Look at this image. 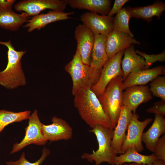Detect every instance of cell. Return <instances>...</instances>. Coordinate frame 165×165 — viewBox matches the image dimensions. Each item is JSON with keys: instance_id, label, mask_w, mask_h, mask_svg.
<instances>
[{"instance_id": "22", "label": "cell", "mask_w": 165, "mask_h": 165, "mask_svg": "<svg viewBox=\"0 0 165 165\" xmlns=\"http://www.w3.org/2000/svg\"><path fill=\"white\" fill-rule=\"evenodd\" d=\"M28 17L25 12L17 14L12 8L0 7V28L11 31H17L26 22Z\"/></svg>"}, {"instance_id": "8", "label": "cell", "mask_w": 165, "mask_h": 165, "mask_svg": "<svg viewBox=\"0 0 165 165\" xmlns=\"http://www.w3.org/2000/svg\"><path fill=\"white\" fill-rule=\"evenodd\" d=\"M139 118L138 115L135 113H133L128 127L127 133L121 147L120 154L123 153L130 148H134L138 152L143 150L142 135L144 129L152 121L153 119L147 118L141 121L138 120Z\"/></svg>"}, {"instance_id": "27", "label": "cell", "mask_w": 165, "mask_h": 165, "mask_svg": "<svg viewBox=\"0 0 165 165\" xmlns=\"http://www.w3.org/2000/svg\"><path fill=\"white\" fill-rule=\"evenodd\" d=\"M151 82L149 88L153 95L165 101V77L158 76Z\"/></svg>"}, {"instance_id": "34", "label": "cell", "mask_w": 165, "mask_h": 165, "mask_svg": "<svg viewBox=\"0 0 165 165\" xmlns=\"http://www.w3.org/2000/svg\"><path fill=\"white\" fill-rule=\"evenodd\" d=\"M151 165H165V162L160 160L156 159Z\"/></svg>"}, {"instance_id": "32", "label": "cell", "mask_w": 165, "mask_h": 165, "mask_svg": "<svg viewBox=\"0 0 165 165\" xmlns=\"http://www.w3.org/2000/svg\"><path fill=\"white\" fill-rule=\"evenodd\" d=\"M129 0H115L113 6L108 15L110 16H112L117 14L122 8L123 6Z\"/></svg>"}, {"instance_id": "9", "label": "cell", "mask_w": 165, "mask_h": 165, "mask_svg": "<svg viewBox=\"0 0 165 165\" xmlns=\"http://www.w3.org/2000/svg\"><path fill=\"white\" fill-rule=\"evenodd\" d=\"M67 5L66 0H25L15 4L14 8L17 11L25 13L28 16H34L47 9L64 12Z\"/></svg>"}, {"instance_id": "35", "label": "cell", "mask_w": 165, "mask_h": 165, "mask_svg": "<svg viewBox=\"0 0 165 165\" xmlns=\"http://www.w3.org/2000/svg\"><path fill=\"white\" fill-rule=\"evenodd\" d=\"M134 165H148L146 164L143 163H134Z\"/></svg>"}, {"instance_id": "26", "label": "cell", "mask_w": 165, "mask_h": 165, "mask_svg": "<svg viewBox=\"0 0 165 165\" xmlns=\"http://www.w3.org/2000/svg\"><path fill=\"white\" fill-rule=\"evenodd\" d=\"M130 18L126 8H122L113 17V30L125 33L134 37V35L129 27V21Z\"/></svg>"}, {"instance_id": "2", "label": "cell", "mask_w": 165, "mask_h": 165, "mask_svg": "<svg viewBox=\"0 0 165 165\" xmlns=\"http://www.w3.org/2000/svg\"><path fill=\"white\" fill-rule=\"evenodd\" d=\"M64 69L72 79V93L74 96L82 90L91 88L97 82L101 71V69L83 63L77 50L72 59L65 66Z\"/></svg>"}, {"instance_id": "18", "label": "cell", "mask_w": 165, "mask_h": 165, "mask_svg": "<svg viewBox=\"0 0 165 165\" xmlns=\"http://www.w3.org/2000/svg\"><path fill=\"white\" fill-rule=\"evenodd\" d=\"M165 133V118L163 115L155 114L154 121L150 127L143 133L142 140L146 148L153 153L156 144L161 136Z\"/></svg>"}, {"instance_id": "28", "label": "cell", "mask_w": 165, "mask_h": 165, "mask_svg": "<svg viewBox=\"0 0 165 165\" xmlns=\"http://www.w3.org/2000/svg\"><path fill=\"white\" fill-rule=\"evenodd\" d=\"M50 154L49 149L44 148L42 150V155L39 159L34 163H31L26 159L25 153L23 152L18 160L8 161L6 164L7 165H41Z\"/></svg>"}, {"instance_id": "19", "label": "cell", "mask_w": 165, "mask_h": 165, "mask_svg": "<svg viewBox=\"0 0 165 165\" xmlns=\"http://www.w3.org/2000/svg\"><path fill=\"white\" fill-rule=\"evenodd\" d=\"M126 9L131 18L142 19L149 23L154 16L157 17L158 20L160 19L165 10V4L162 1H157L151 5L135 7L127 6Z\"/></svg>"}, {"instance_id": "16", "label": "cell", "mask_w": 165, "mask_h": 165, "mask_svg": "<svg viewBox=\"0 0 165 165\" xmlns=\"http://www.w3.org/2000/svg\"><path fill=\"white\" fill-rule=\"evenodd\" d=\"M165 68L160 65L129 74L123 82V90L134 86H145L160 75H165Z\"/></svg>"}, {"instance_id": "20", "label": "cell", "mask_w": 165, "mask_h": 165, "mask_svg": "<svg viewBox=\"0 0 165 165\" xmlns=\"http://www.w3.org/2000/svg\"><path fill=\"white\" fill-rule=\"evenodd\" d=\"M123 55L121 62L123 80L129 74L145 69V59L137 54L133 45L124 50Z\"/></svg>"}, {"instance_id": "4", "label": "cell", "mask_w": 165, "mask_h": 165, "mask_svg": "<svg viewBox=\"0 0 165 165\" xmlns=\"http://www.w3.org/2000/svg\"><path fill=\"white\" fill-rule=\"evenodd\" d=\"M89 131L95 135L98 148L96 151L93 150L92 153H83L81 156V158L90 162H94V165H100L103 162L115 165L114 159L118 153L111 145L114 129L97 125Z\"/></svg>"}, {"instance_id": "30", "label": "cell", "mask_w": 165, "mask_h": 165, "mask_svg": "<svg viewBox=\"0 0 165 165\" xmlns=\"http://www.w3.org/2000/svg\"><path fill=\"white\" fill-rule=\"evenodd\" d=\"M157 159L165 162V135L164 134L158 140L155 147L154 152L152 153Z\"/></svg>"}, {"instance_id": "21", "label": "cell", "mask_w": 165, "mask_h": 165, "mask_svg": "<svg viewBox=\"0 0 165 165\" xmlns=\"http://www.w3.org/2000/svg\"><path fill=\"white\" fill-rule=\"evenodd\" d=\"M73 9H86L90 12L108 15L111 9L109 0H66Z\"/></svg>"}, {"instance_id": "33", "label": "cell", "mask_w": 165, "mask_h": 165, "mask_svg": "<svg viewBox=\"0 0 165 165\" xmlns=\"http://www.w3.org/2000/svg\"><path fill=\"white\" fill-rule=\"evenodd\" d=\"M15 1V0H0V7L11 8Z\"/></svg>"}, {"instance_id": "23", "label": "cell", "mask_w": 165, "mask_h": 165, "mask_svg": "<svg viewBox=\"0 0 165 165\" xmlns=\"http://www.w3.org/2000/svg\"><path fill=\"white\" fill-rule=\"evenodd\" d=\"M94 35L90 66L101 70L108 60L105 46L106 36L101 34Z\"/></svg>"}, {"instance_id": "31", "label": "cell", "mask_w": 165, "mask_h": 165, "mask_svg": "<svg viewBox=\"0 0 165 165\" xmlns=\"http://www.w3.org/2000/svg\"><path fill=\"white\" fill-rule=\"evenodd\" d=\"M146 111L151 113L159 114L165 116V101L161 100L155 102L153 106L148 108Z\"/></svg>"}, {"instance_id": "14", "label": "cell", "mask_w": 165, "mask_h": 165, "mask_svg": "<svg viewBox=\"0 0 165 165\" xmlns=\"http://www.w3.org/2000/svg\"><path fill=\"white\" fill-rule=\"evenodd\" d=\"M140 45V42L129 35L113 30L107 36L105 49L108 59L132 45Z\"/></svg>"}, {"instance_id": "10", "label": "cell", "mask_w": 165, "mask_h": 165, "mask_svg": "<svg viewBox=\"0 0 165 165\" xmlns=\"http://www.w3.org/2000/svg\"><path fill=\"white\" fill-rule=\"evenodd\" d=\"M94 35L83 24L76 28L75 38L77 43V50L79 51L83 63L90 66L93 47Z\"/></svg>"}, {"instance_id": "11", "label": "cell", "mask_w": 165, "mask_h": 165, "mask_svg": "<svg viewBox=\"0 0 165 165\" xmlns=\"http://www.w3.org/2000/svg\"><path fill=\"white\" fill-rule=\"evenodd\" d=\"M52 122V123L49 125H42V132L47 141L53 142L72 138L73 130L66 121L61 118L53 117Z\"/></svg>"}, {"instance_id": "25", "label": "cell", "mask_w": 165, "mask_h": 165, "mask_svg": "<svg viewBox=\"0 0 165 165\" xmlns=\"http://www.w3.org/2000/svg\"><path fill=\"white\" fill-rule=\"evenodd\" d=\"M31 111L29 110L14 112L5 109L0 110V133L7 125L28 119Z\"/></svg>"}, {"instance_id": "17", "label": "cell", "mask_w": 165, "mask_h": 165, "mask_svg": "<svg viewBox=\"0 0 165 165\" xmlns=\"http://www.w3.org/2000/svg\"><path fill=\"white\" fill-rule=\"evenodd\" d=\"M73 12L51 10L46 13L38 14L33 16L31 19L27 20L28 22L23 27L28 28V32H31L35 29L38 30L45 27L48 24L52 22L69 19V16L73 14Z\"/></svg>"}, {"instance_id": "15", "label": "cell", "mask_w": 165, "mask_h": 165, "mask_svg": "<svg viewBox=\"0 0 165 165\" xmlns=\"http://www.w3.org/2000/svg\"><path fill=\"white\" fill-rule=\"evenodd\" d=\"M133 115L132 112L123 105L117 124L114 129L111 145L118 154H120L121 147L126 136V132Z\"/></svg>"}, {"instance_id": "3", "label": "cell", "mask_w": 165, "mask_h": 165, "mask_svg": "<svg viewBox=\"0 0 165 165\" xmlns=\"http://www.w3.org/2000/svg\"><path fill=\"white\" fill-rule=\"evenodd\" d=\"M0 45L8 49V62L6 68L0 71V85L7 89H13L26 84V80L22 68L21 60L26 51L16 50L10 40L0 41Z\"/></svg>"}, {"instance_id": "12", "label": "cell", "mask_w": 165, "mask_h": 165, "mask_svg": "<svg viewBox=\"0 0 165 165\" xmlns=\"http://www.w3.org/2000/svg\"><path fill=\"white\" fill-rule=\"evenodd\" d=\"M113 16L99 15L90 12H85L80 16L83 24L94 35L101 34L106 36L113 30Z\"/></svg>"}, {"instance_id": "29", "label": "cell", "mask_w": 165, "mask_h": 165, "mask_svg": "<svg viewBox=\"0 0 165 165\" xmlns=\"http://www.w3.org/2000/svg\"><path fill=\"white\" fill-rule=\"evenodd\" d=\"M136 53L145 58V69H148L151 65L156 61H165V52L163 51L162 53L158 55H149L139 51H135Z\"/></svg>"}, {"instance_id": "1", "label": "cell", "mask_w": 165, "mask_h": 165, "mask_svg": "<svg viewBox=\"0 0 165 165\" xmlns=\"http://www.w3.org/2000/svg\"><path fill=\"white\" fill-rule=\"evenodd\" d=\"M74 96L75 107L81 118L91 129L100 125L113 129L109 118L91 88L82 90Z\"/></svg>"}, {"instance_id": "7", "label": "cell", "mask_w": 165, "mask_h": 165, "mask_svg": "<svg viewBox=\"0 0 165 165\" xmlns=\"http://www.w3.org/2000/svg\"><path fill=\"white\" fill-rule=\"evenodd\" d=\"M28 119V125L25 129V133L24 138L20 143L14 144L11 154L19 152L31 144L42 145L47 142L48 141L42 132V123L40 120L36 109L30 115Z\"/></svg>"}, {"instance_id": "36", "label": "cell", "mask_w": 165, "mask_h": 165, "mask_svg": "<svg viewBox=\"0 0 165 165\" xmlns=\"http://www.w3.org/2000/svg\"><path fill=\"white\" fill-rule=\"evenodd\" d=\"M134 163H126L124 165H134Z\"/></svg>"}, {"instance_id": "13", "label": "cell", "mask_w": 165, "mask_h": 165, "mask_svg": "<svg viewBox=\"0 0 165 165\" xmlns=\"http://www.w3.org/2000/svg\"><path fill=\"white\" fill-rule=\"evenodd\" d=\"M123 92V105L133 113H135L138 106L151 100L153 97L147 85L129 87Z\"/></svg>"}, {"instance_id": "24", "label": "cell", "mask_w": 165, "mask_h": 165, "mask_svg": "<svg viewBox=\"0 0 165 165\" xmlns=\"http://www.w3.org/2000/svg\"><path fill=\"white\" fill-rule=\"evenodd\" d=\"M156 159L153 153L149 155H143L140 154L134 148H130L123 153L116 156L114 160L115 165H122L130 163L151 165Z\"/></svg>"}, {"instance_id": "5", "label": "cell", "mask_w": 165, "mask_h": 165, "mask_svg": "<svg viewBox=\"0 0 165 165\" xmlns=\"http://www.w3.org/2000/svg\"><path fill=\"white\" fill-rule=\"evenodd\" d=\"M123 78L119 75L113 79L98 98L103 109L109 118L112 128L115 127L123 105Z\"/></svg>"}, {"instance_id": "6", "label": "cell", "mask_w": 165, "mask_h": 165, "mask_svg": "<svg viewBox=\"0 0 165 165\" xmlns=\"http://www.w3.org/2000/svg\"><path fill=\"white\" fill-rule=\"evenodd\" d=\"M125 50L121 51L108 59L103 67L98 80L91 88L98 97L102 94L113 79L119 75L123 77V74L121 62Z\"/></svg>"}]
</instances>
